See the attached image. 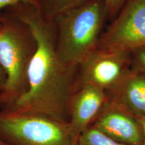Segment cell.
Returning <instances> with one entry per match:
<instances>
[{
    "label": "cell",
    "instance_id": "6da1fadb",
    "mask_svg": "<svg viewBox=\"0 0 145 145\" xmlns=\"http://www.w3.org/2000/svg\"><path fill=\"white\" fill-rule=\"evenodd\" d=\"M11 8L31 29L37 49L29 67L28 89L12 105L1 108L69 122V103L76 89L78 67H69L60 59L53 21L39 8L24 3Z\"/></svg>",
    "mask_w": 145,
    "mask_h": 145
},
{
    "label": "cell",
    "instance_id": "7a4b0ae2",
    "mask_svg": "<svg viewBox=\"0 0 145 145\" xmlns=\"http://www.w3.org/2000/svg\"><path fill=\"white\" fill-rule=\"evenodd\" d=\"M108 19L105 0H85L56 16L52 21L62 62L77 68L96 49Z\"/></svg>",
    "mask_w": 145,
    "mask_h": 145
},
{
    "label": "cell",
    "instance_id": "3957f363",
    "mask_svg": "<svg viewBox=\"0 0 145 145\" xmlns=\"http://www.w3.org/2000/svg\"><path fill=\"white\" fill-rule=\"evenodd\" d=\"M37 42L28 25L11 7L0 14V65L6 75L0 108L10 106L28 89L29 67Z\"/></svg>",
    "mask_w": 145,
    "mask_h": 145
},
{
    "label": "cell",
    "instance_id": "277c9868",
    "mask_svg": "<svg viewBox=\"0 0 145 145\" xmlns=\"http://www.w3.org/2000/svg\"><path fill=\"white\" fill-rule=\"evenodd\" d=\"M0 139L10 145H79L69 122L1 108Z\"/></svg>",
    "mask_w": 145,
    "mask_h": 145
},
{
    "label": "cell",
    "instance_id": "5b68a950",
    "mask_svg": "<svg viewBox=\"0 0 145 145\" xmlns=\"http://www.w3.org/2000/svg\"><path fill=\"white\" fill-rule=\"evenodd\" d=\"M145 46V0H126L105 28L96 49L130 52Z\"/></svg>",
    "mask_w": 145,
    "mask_h": 145
},
{
    "label": "cell",
    "instance_id": "8992f818",
    "mask_svg": "<svg viewBox=\"0 0 145 145\" xmlns=\"http://www.w3.org/2000/svg\"><path fill=\"white\" fill-rule=\"evenodd\" d=\"M130 71L129 52L95 49L78 66L76 89L83 85H91L107 91Z\"/></svg>",
    "mask_w": 145,
    "mask_h": 145
},
{
    "label": "cell",
    "instance_id": "52a82bcc",
    "mask_svg": "<svg viewBox=\"0 0 145 145\" xmlns=\"http://www.w3.org/2000/svg\"><path fill=\"white\" fill-rule=\"evenodd\" d=\"M91 126L122 144H144V130L137 117L108 99Z\"/></svg>",
    "mask_w": 145,
    "mask_h": 145
},
{
    "label": "cell",
    "instance_id": "ba28073f",
    "mask_svg": "<svg viewBox=\"0 0 145 145\" xmlns=\"http://www.w3.org/2000/svg\"><path fill=\"white\" fill-rule=\"evenodd\" d=\"M107 99L101 89L91 85L77 87L69 103V124L76 135L79 137L91 125Z\"/></svg>",
    "mask_w": 145,
    "mask_h": 145
},
{
    "label": "cell",
    "instance_id": "9c48e42d",
    "mask_svg": "<svg viewBox=\"0 0 145 145\" xmlns=\"http://www.w3.org/2000/svg\"><path fill=\"white\" fill-rule=\"evenodd\" d=\"M106 93L109 100L122 107L136 117H145L144 75L131 69Z\"/></svg>",
    "mask_w": 145,
    "mask_h": 145
},
{
    "label": "cell",
    "instance_id": "30bf717a",
    "mask_svg": "<svg viewBox=\"0 0 145 145\" xmlns=\"http://www.w3.org/2000/svg\"><path fill=\"white\" fill-rule=\"evenodd\" d=\"M83 1L85 0H40V10L45 18L52 20L60 14Z\"/></svg>",
    "mask_w": 145,
    "mask_h": 145
},
{
    "label": "cell",
    "instance_id": "8fae6325",
    "mask_svg": "<svg viewBox=\"0 0 145 145\" xmlns=\"http://www.w3.org/2000/svg\"><path fill=\"white\" fill-rule=\"evenodd\" d=\"M79 145H127L110 138L90 126L79 137Z\"/></svg>",
    "mask_w": 145,
    "mask_h": 145
},
{
    "label": "cell",
    "instance_id": "7c38bea8",
    "mask_svg": "<svg viewBox=\"0 0 145 145\" xmlns=\"http://www.w3.org/2000/svg\"><path fill=\"white\" fill-rule=\"evenodd\" d=\"M129 58L131 69L145 75V46L130 51Z\"/></svg>",
    "mask_w": 145,
    "mask_h": 145
},
{
    "label": "cell",
    "instance_id": "4fadbf2b",
    "mask_svg": "<svg viewBox=\"0 0 145 145\" xmlns=\"http://www.w3.org/2000/svg\"><path fill=\"white\" fill-rule=\"evenodd\" d=\"M108 11V18L112 20L116 17L122 8L126 0H105Z\"/></svg>",
    "mask_w": 145,
    "mask_h": 145
},
{
    "label": "cell",
    "instance_id": "5bb4252c",
    "mask_svg": "<svg viewBox=\"0 0 145 145\" xmlns=\"http://www.w3.org/2000/svg\"><path fill=\"white\" fill-rule=\"evenodd\" d=\"M20 3L31 5L39 9L40 8V0H0V14L5 9Z\"/></svg>",
    "mask_w": 145,
    "mask_h": 145
},
{
    "label": "cell",
    "instance_id": "9a60e30c",
    "mask_svg": "<svg viewBox=\"0 0 145 145\" xmlns=\"http://www.w3.org/2000/svg\"><path fill=\"white\" fill-rule=\"evenodd\" d=\"M6 75L0 65V91L4 88L5 83H6Z\"/></svg>",
    "mask_w": 145,
    "mask_h": 145
},
{
    "label": "cell",
    "instance_id": "2e32d148",
    "mask_svg": "<svg viewBox=\"0 0 145 145\" xmlns=\"http://www.w3.org/2000/svg\"><path fill=\"white\" fill-rule=\"evenodd\" d=\"M138 119L139 122H140L141 125H142L143 130H144V144L143 145H145V117L143 118H137Z\"/></svg>",
    "mask_w": 145,
    "mask_h": 145
},
{
    "label": "cell",
    "instance_id": "e0dca14e",
    "mask_svg": "<svg viewBox=\"0 0 145 145\" xmlns=\"http://www.w3.org/2000/svg\"><path fill=\"white\" fill-rule=\"evenodd\" d=\"M0 145H10V144H8V143L5 142L4 141L1 140V139H0Z\"/></svg>",
    "mask_w": 145,
    "mask_h": 145
}]
</instances>
